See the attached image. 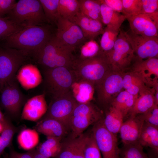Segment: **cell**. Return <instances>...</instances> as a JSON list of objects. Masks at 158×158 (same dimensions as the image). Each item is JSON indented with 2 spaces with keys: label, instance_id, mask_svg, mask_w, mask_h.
I'll list each match as a JSON object with an SVG mask.
<instances>
[{
  "label": "cell",
  "instance_id": "52",
  "mask_svg": "<svg viewBox=\"0 0 158 158\" xmlns=\"http://www.w3.org/2000/svg\"><path fill=\"white\" fill-rule=\"evenodd\" d=\"M0 158H1V157H0Z\"/></svg>",
  "mask_w": 158,
  "mask_h": 158
},
{
  "label": "cell",
  "instance_id": "50",
  "mask_svg": "<svg viewBox=\"0 0 158 158\" xmlns=\"http://www.w3.org/2000/svg\"><path fill=\"white\" fill-rule=\"evenodd\" d=\"M1 89H2L1 87V85L0 83V93H1Z\"/></svg>",
  "mask_w": 158,
  "mask_h": 158
},
{
  "label": "cell",
  "instance_id": "5",
  "mask_svg": "<svg viewBox=\"0 0 158 158\" xmlns=\"http://www.w3.org/2000/svg\"><path fill=\"white\" fill-rule=\"evenodd\" d=\"M8 15L10 19L24 28L42 25L49 22L39 0H20Z\"/></svg>",
  "mask_w": 158,
  "mask_h": 158
},
{
  "label": "cell",
  "instance_id": "40",
  "mask_svg": "<svg viewBox=\"0 0 158 158\" xmlns=\"http://www.w3.org/2000/svg\"><path fill=\"white\" fill-rule=\"evenodd\" d=\"M85 158H102L101 152L98 148L92 134L88 135L84 149Z\"/></svg>",
  "mask_w": 158,
  "mask_h": 158
},
{
  "label": "cell",
  "instance_id": "26",
  "mask_svg": "<svg viewBox=\"0 0 158 158\" xmlns=\"http://www.w3.org/2000/svg\"><path fill=\"white\" fill-rule=\"evenodd\" d=\"M123 118L119 110L111 106L106 112L103 124L109 132L117 136L123 122Z\"/></svg>",
  "mask_w": 158,
  "mask_h": 158
},
{
  "label": "cell",
  "instance_id": "30",
  "mask_svg": "<svg viewBox=\"0 0 158 158\" xmlns=\"http://www.w3.org/2000/svg\"><path fill=\"white\" fill-rule=\"evenodd\" d=\"M78 1L81 12L87 16L102 23L100 14L101 0Z\"/></svg>",
  "mask_w": 158,
  "mask_h": 158
},
{
  "label": "cell",
  "instance_id": "43",
  "mask_svg": "<svg viewBox=\"0 0 158 158\" xmlns=\"http://www.w3.org/2000/svg\"><path fill=\"white\" fill-rule=\"evenodd\" d=\"M88 42L87 46H83L81 51V54L79 57L87 58L92 57L97 54L99 50V48L93 40Z\"/></svg>",
  "mask_w": 158,
  "mask_h": 158
},
{
  "label": "cell",
  "instance_id": "1",
  "mask_svg": "<svg viewBox=\"0 0 158 158\" xmlns=\"http://www.w3.org/2000/svg\"><path fill=\"white\" fill-rule=\"evenodd\" d=\"M53 36L49 28L42 25L24 28L5 40L7 47L35 56Z\"/></svg>",
  "mask_w": 158,
  "mask_h": 158
},
{
  "label": "cell",
  "instance_id": "24",
  "mask_svg": "<svg viewBox=\"0 0 158 158\" xmlns=\"http://www.w3.org/2000/svg\"><path fill=\"white\" fill-rule=\"evenodd\" d=\"M158 127L144 122L140 135L139 142L143 147L150 148L153 158H158Z\"/></svg>",
  "mask_w": 158,
  "mask_h": 158
},
{
  "label": "cell",
  "instance_id": "20",
  "mask_svg": "<svg viewBox=\"0 0 158 158\" xmlns=\"http://www.w3.org/2000/svg\"><path fill=\"white\" fill-rule=\"evenodd\" d=\"M88 135L83 133L61 142L60 151L55 158H85V145Z\"/></svg>",
  "mask_w": 158,
  "mask_h": 158
},
{
  "label": "cell",
  "instance_id": "12",
  "mask_svg": "<svg viewBox=\"0 0 158 158\" xmlns=\"http://www.w3.org/2000/svg\"><path fill=\"white\" fill-rule=\"evenodd\" d=\"M126 37L130 44L135 56L143 59L158 58V37H148L135 34L130 29L125 32Z\"/></svg>",
  "mask_w": 158,
  "mask_h": 158
},
{
  "label": "cell",
  "instance_id": "22",
  "mask_svg": "<svg viewBox=\"0 0 158 158\" xmlns=\"http://www.w3.org/2000/svg\"><path fill=\"white\" fill-rule=\"evenodd\" d=\"M156 90L146 86L139 93L133 106L130 111V115L142 114L150 110L155 105V95Z\"/></svg>",
  "mask_w": 158,
  "mask_h": 158
},
{
  "label": "cell",
  "instance_id": "37",
  "mask_svg": "<svg viewBox=\"0 0 158 158\" xmlns=\"http://www.w3.org/2000/svg\"><path fill=\"white\" fill-rule=\"evenodd\" d=\"M4 129L1 133L0 142V157L3 154L5 149L10 144L16 128L8 119L3 124Z\"/></svg>",
  "mask_w": 158,
  "mask_h": 158
},
{
  "label": "cell",
  "instance_id": "7",
  "mask_svg": "<svg viewBox=\"0 0 158 158\" xmlns=\"http://www.w3.org/2000/svg\"><path fill=\"white\" fill-rule=\"evenodd\" d=\"M28 55L14 48H0V83L2 89L5 85L16 80V73Z\"/></svg>",
  "mask_w": 158,
  "mask_h": 158
},
{
  "label": "cell",
  "instance_id": "29",
  "mask_svg": "<svg viewBox=\"0 0 158 158\" xmlns=\"http://www.w3.org/2000/svg\"><path fill=\"white\" fill-rule=\"evenodd\" d=\"M122 77L123 88L136 98L140 92L146 87L142 79L132 72L126 73Z\"/></svg>",
  "mask_w": 158,
  "mask_h": 158
},
{
  "label": "cell",
  "instance_id": "10",
  "mask_svg": "<svg viewBox=\"0 0 158 158\" xmlns=\"http://www.w3.org/2000/svg\"><path fill=\"white\" fill-rule=\"evenodd\" d=\"M92 133L103 158H119V150L117 136L109 132L104 126L103 120L95 123Z\"/></svg>",
  "mask_w": 158,
  "mask_h": 158
},
{
  "label": "cell",
  "instance_id": "49",
  "mask_svg": "<svg viewBox=\"0 0 158 158\" xmlns=\"http://www.w3.org/2000/svg\"><path fill=\"white\" fill-rule=\"evenodd\" d=\"M4 129V126L3 123L0 121V133H1Z\"/></svg>",
  "mask_w": 158,
  "mask_h": 158
},
{
  "label": "cell",
  "instance_id": "27",
  "mask_svg": "<svg viewBox=\"0 0 158 158\" xmlns=\"http://www.w3.org/2000/svg\"><path fill=\"white\" fill-rule=\"evenodd\" d=\"M100 14L102 24L118 28H120L122 24L126 19L125 16L123 14L114 11L102 2Z\"/></svg>",
  "mask_w": 158,
  "mask_h": 158
},
{
  "label": "cell",
  "instance_id": "28",
  "mask_svg": "<svg viewBox=\"0 0 158 158\" xmlns=\"http://www.w3.org/2000/svg\"><path fill=\"white\" fill-rule=\"evenodd\" d=\"M136 98L126 90L120 92L111 103V106L125 116L133 108Z\"/></svg>",
  "mask_w": 158,
  "mask_h": 158
},
{
  "label": "cell",
  "instance_id": "45",
  "mask_svg": "<svg viewBox=\"0 0 158 158\" xmlns=\"http://www.w3.org/2000/svg\"><path fill=\"white\" fill-rule=\"evenodd\" d=\"M103 3L114 11L119 13H123L122 0H101Z\"/></svg>",
  "mask_w": 158,
  "mask_h": 158
},
{
  "label": "cell",
  "instance_id": "41",
  "mask_svg": "<svg viewBox=\"0 0 158 158\" xmlns=\"http://www.w3.org/2000/svg\"><path fill=\"white\" fill-rule=\"evenodd\" d=\"M142 9L140 14L158 15V0H141Z\"/></svg>",
  "mask_w": 158,
  "mask_h": 158
},
{
  "label": "cell",
  "instance_id": "47",
  "mask_svg": "<svg viewBox=\"0 0 158 158\" xmlns=\"http://www.w3.org/2000/svg\"><path fill=\"white\" fill-rule=\"evenodd\" d=\"M33 158H48L40 154L37 150H34Z\"/></svg>",
  "mask_w": 158,
  "mask_h": 158
},
{
  "label": "cell",
  "instance_id": "3",
  "mask_svg": "<svg viewBox=\"0 0 158 158\" xmlns=\"http://www.w3.org/2000/svg\"><path fill=\"white\" fill-rule=\"evenodd\" d=\"M74 50L53 36L35 56L44 69L64 67L72 69L75 59L73 54Z\"/></svg>",
  "mask_w": 158,
  "mask_h": 158
},
{
  "label": "cell",
  "instance_id": "48",
  "mask_svg": "<svg viewBox=\"0 0 158 158\" xmlns=\"http://www.w3.org/2000/svg\"><path fill=\"white\" fill-rule=\"evenodd\" d=\"M8 120V118L4 116L1 111L0 110V121L3 124Z\"/></svg>",
  "mask_w": 158,
  "mask_h": 158
},
{
  "label": "cell",
  "instance_id": "31",
  "mask_svg": "<svg viewBox=\"0 0 158 158\" xmlns=\"http://www.w3.org/2000/svg\"><path fill=\"white\" fill-rule=\"evenodd\" d=\"M61 139L53 137H47V140L39 146L37 151L41 155L48 158L55 157L60 151Z\"/></svg>",
  "mask_w": 158,
  "mask_h": 158
},
{
  "label": "cell",
  "instance_id": "11",
  "mask_svg": "<svg viewBox=\"0 0 158 158\" xmlns=\"http://www.w3.org/2000/svg\"><path fill=\"white\" fill-rule=\"evenodd\" d=\"M98 101L105 106L111 103L115 95L123 88L122 75L111 71L95 86Z\"/></svg>",
  "mask_w": 158,
  "mask_h": 158
},
{
  "label": "cell",
  "instance_id": "2",
  "mask_svg": "<svg viewBox=\"0 0 158 158\" xmlns=\"http://www.w3.org/2000/svg\"><path fill=\"white\" fill-rule=\"evenodd\" d=\"M72 69L76 80L86 81L95 86L112 70L105 54L100 48L98 53L92 57L75 58Z\"/></svg>",
  "mask_w": 158,
  "mask_h": 158
},
{
  "label": "cell",
  "instance_id": "33",
  "mask_svg": "<svg viewBox=\"0 0 158 158\" xmlns=\"http://www.w3.org/2000/svg\"><path fill=\"white\" fill-rule=\"evenodd\" d=\"M18 141L20 146L23 149L30 150L38 143L39 136L36 130L31 129H25L19 134Z\"/></svg>",
  "mask_w": 158,
  "mask_h": 158
},
{
  "label": "cell",
  "instance_id": "23",
  "mask_svg": "<svg viewBox=\"0 0 158 158\" xmlns=\"http://www.w3.org/2000/svg\"><path fill=\"white\" fill-rule=\"evenodd\" d=\"M37 130L47 137H53L61 139L68 130L61 122L49 118H44L35 127Z\"/></svg>",
  "mask_w": 158,
  "mask_h": 158
},
{
  "label": "cell",
  "instance_id": "16",
  "mask_svg": "<svg viewBox=\"0 0 158 158\" xmlns=\"http://www.w3.org/2000/svg\"><path fill=\"white\" fill-rule=\"evenodd\" d=\"M130 30L133 33L148 37H158V19L151 16L139 14L126 17Z\"/></svg>",
  "mask_w": 158,
  "mask_h": 158
},
{
  "label": "cell",
  "instance_id": "34",
  "mask_svg": "<svg viewBox=\"0 0 158 158\" xmlns=\"http://www.w3.org/2000/svg\"><path fill=\"white\" fill-rule=\"evenodd\" d=\"M119 158H149L139 142L123 144L120 149Z\"/></svg>",
  "mask_w": 158,
  "mask_h": 158
},
{
  "label": "cell",
  "instance_id": "39",
  "mask_svg": "<svg viewBox=\"0 0 158 158\" xmlns=\"http://www.w3.org/2000/svg\"><path fill=\"white\" fill-rule=\"evenodd\" d=\"M122 14L127 16L140 14L142 9L141 0H122Z\"/></svg>",
  "mask_w": 158,
  "mask_h": 158
},
{
  "label": "cell",
  "instance_id": "6",
  "mask_svg": "<svg viewBox=\"0 0 158 158\" xmlns=\"http://www.w3.org/2000/svg\"><path fill=\"white\" fill-rule=\"evenodd\" d=\"M101 116L100 111L91 102L85 104L78 103L69 121V130L71 131V138L79 136L90 125L101 120Z\"/></svg>",
  "mask_w": 158,
  "mask_h": 158
},
{
  "label": "cell",
  "instance_id": "14",
  "mask_svg": "<svg viewBox=\"0 0 158 158\" xmlns=\"http://www.w3.org/2000/svg\"><path fill=\"white\" fill-rule=\"evenodd\" d=\"M130 66L132 71L139 76L145 85L158 88V59L157 57L140 59L135 56Z\"/></svg>",
  "mask_w": 158,
  "mask_h": 158
},
{
  "label": "cell",
  "instance_id": "46",
  "mask_svg": "<svg viewBox=\"0 0 158 158\" xmlns=\"http://www.w3.org/2000/svg\"><path fill=\"white\" fill-rule=\"evenodd\" d=\"M34 150L24 153H19L11 150L8 155H5L4 158H33Z\"/></svg>",
  "mask_w": 158,
  "mask_h": 158
},
{
  "label": "cell",
  "instance_id": "38",
  "mask_svg": "<svg viewBox=\"0 0 158 158\" xmlns=\"http://www.w3.org/2000/svg\"><path fill=\"white\" fill-rule=\"evenodd\" d=\"M23 28L8 17L0 18V39H5Z\"/></svg>",
  "mask_w": 158,
  "mask_h": 158
},
{
  "label": "cell",
  "instance_id": "8",
  "mask_svg": "<svg viewBox=\"0 0 158 158\" xmlns=\"http://www.w3.org/2000/svg\"><path fill=\"white\" fill-rule=\"evenodd\" d=\"M105 54L112 70L120 72L130 66L135 56L125 31L121 29L113 48Z\"/></svg>",
  "mask_w": 158,
  "mask_h": 158
},
{
  "label": "cell",
  "instance_id": "17",
  "mask_svg": "<svg viewBox=\"0 0 158 158\" xmlns=\"http://www.w3.org/2000/svg\"><path fill=\"white\" fill-rule=\"evenodd\" d=\"M67 19L79 26L87 40H93L103 32L101 22L87 16L80 11Z\"/></svg>",
  "mask_w": 158,
  "mask_h": 158
},
{
  "label": "cell",
  "instance_id": "19",
  "mask_svg": "<svg viewBox=\"0 0 158 158\" xmlns=\"http://www.w3.org/2000/svg\"><path fill=\"white\" fill-rule=\"evenodd\" d=\"M144 123V121L140 115H130L127 120L123 122L119 132L123 144L139 142Z\"/></svg>",
  "mask_w": 158,
  "mask_h": 158
},
{
  "label": "cell",
  "instance_id": "35",
  "mask_svg": "<svg viewBox=\"0 0 158 158\" xmlns=\"http://www.w3.org/2000/svg\"><path fill=\"white\" fill-rule=\"evenodd\" d=\"M39 1L48 22L56 24L60 16L59 11V0H40Z\"/></svg>",
  "mask_w": 158,
  "mask_h": 158
},
{
  "label": "cell",
  "instance_id": "15",
  "mask_svg": "<svg viewBox=\"0 0 158 158\" xmlns=\"http://www.w3.org/2000/svg\"><path fill=\"white\" fill-rule=\"evenodd\" d=\"M1 93V104L5 111L12 116L18 114L24 97L16 80L5 85Z\"/></svg>",
  "mask_w": 158,
  "mask_h": 158
},
{
  "label": "cell",
  "instance_id": "51",
  "mask_svg": "<svg viewBox=\"0 0 158 158\" xmlns=\"http://www.w3.org/2000/svg\"><path fill=\"white\" fill-rule=\"evenodd\" d=\"M0 141H1V136H0Z\"/></svg>",
  "mask_w": 158,
  "mask_h": 158
},
{
  "label": "cell",
  "instance_id": "18",
  "mask_svg": "<svg viewBox=\"0 0 158 158\" xmlns=\"http://www.w3.org/2000/svg\"><path fill=\"white\" fill-rule=\"evenodd\" d=\"M45 94L35 96L25 103L21 114V119L36 121L45 114L48 106L45 99Z\"/></svg>",
  "mask_w": 158,
  "mask_h": 158
},
{
  "label": "cell",
  "instance_id": "4",
  "mask_svg": "<svg viewBox=\"0 0 158 158\" xmlns=\"http://www.w3.org/2000/svg\"><path fill=\"white\" fill-rule=\"evenodd\" d=\"M45 92L51 98L68 92L76 80L72 69L64 67L44 69L43 72Z\"/></svg>",
  "mask_w": 158,
  "mask_h": 158
},
{
  "label": "cell",
  "instance_id": "25",
  "mask_svg": "<svg viewBox=\"0 0 158 158\" xmlns=\"http://www.w3.org/2000/svg\"><path fill=\"white\" fill-rule=\"evenodd\" d=\"M95 89L94 85L89 82L76 80L71 91L78 103L85 104L91 102L93 99Z\"/></svg>",
  "mask_w": 158,
  "mask_h": 158
},
{
  "label": "cell",
  "instance_id": "21",
  "mask_svg": "<svg viewBox=\"0 0 158 158\" xmlns=\"http://www.w3.org/2000/svg\"><path fill=\"white\" fill-rule=\"evenodd\" d=\"M16 78L22 87L26 90L36 87L43 80L40 72L37 67L30 64L21 67L17 73Z\"/></svg>",
  "mask_w": 158,
  "mask_h": 158
},
{
  "label": "cell",
  "instance_id": "13",
  "mask_svg": "<svg viewBox=\"0 0 158 158\" xmlns=\"http://www.w3.org/2000/svg\"><path fill=\"white\" fill-rule=\"evenodd\" d=\"M56 25L55 36L64 45L75 50L86 41L79 26L68 19L60 16Z\"/></svg>",
  "mask_w": 158,
  "mask_h": 158
},
{
  "label": "cell",
  "instance_id": "32",
  "mask_svg": "<svg viewBox=\"0 0 158 158\" xmlns=\"http://www.w3.org/2000/svg\"><path fill=\"white\" fill-rule=\"evenodd\" d=\"M120 30V28L108 25L104 29L100 40V49L104 53L113 48Z\"/></svg>",
  "mask_w": 158,
  "mask_h": 158
},
{
  "label": "cell",
  "instance_id": "42",
  "mask_svg": "<svg viewBox=\"0 0 158 158\" xmlns=\"http://www.w3.org/2000/svg\"><path fill=\"white\" fill-rule=\"evenodd\" d=\"M144 122L158 127V107L156 105L145 113L140 114Z\"/></svg>",
  "mask_w": 158,
  "mask_h": 158
},
{
  "label": "cell",
  "instance_id": "9",
  "mask_svg": "<svg viewBox=\"0 0 158 158\" xmlns=\"http://www.w3.org/2000/svg\"><path fill=\"white\" fill-rule=\"evenodd\" d=\"M77 103L71 90L62 96L51 98L44 118L58 120L69 130L70 119Z\"/></svg>",
  "mask_w": 158,
  "mask_h": 158
},
{
  "label": "cell",
  "instance_id": "44",
  "mask_svg": "<svg viewBox=\"0 0 158 158\" xmlns=\"http://www.w3.org/2000/svg\"><path fill=\"white\" fill-rule=\"evenodd\" d=\"M16 2L15 0H0V18L8 14Z\"/></svg>",
  "mask_w": 158,
  "mask_h": 158
},
{
  "label": "cell",
  "instance_id": "36",
  "mask_svg": "<svg viewBox=\"0 0 158 158\" xmlns=\"http://www.w3.org/2000/svg\"><path fill=\"white\" fill-rule=\"evenodd\" d=\"M59 11L60 17L68 19L80 11L78 0H59Z\"/></svg>",
  "mask_w": 158,
  "mask_h": 158
}]
</instances>
